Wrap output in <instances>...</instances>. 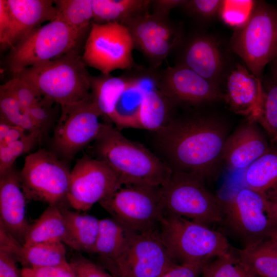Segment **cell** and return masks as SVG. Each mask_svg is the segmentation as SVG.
Masks as SVG:
<instances>
[{"label": "cell", "instance_id": "obj_1", "mask_svg": "<svg viewBox=\"0 0 277 277\" xmlns=\"http://www.w3.org/2000/svg\"><path fill=\"white\" fill-rule=\"evenodd\" d=\"M156 132L159 148L172 171L216 180L223 162L228 127L221 119L200 116L171 120Z\"/></svg>", "mask_w": 277, "mask_h": 277}, {"label": "cell", "instance_id": "obj_2", "mask_svg": "<svg viewBox=\"0 0 277 277\" xmlns=\"http://www.w3.org/2000/svg\"><path fill=\"white\" fill-rule=\"evenodd\" d=\"M96 158L119 175L122 186H162L170 179V167L142 144L125 137L116 127L105 123L94 141Z\"/></svg>", "mask_w": 277, "mask_h": 277}, {"label": "cell", "instance_id": "obj_3", "mask_svg": "<svg viewBox=\"0 0 277 277\" xmlns=\"http://www.w3.org/2000/svg\"><path fill=\"white\" fill-rule=\"evenodd\" d=\"M85 66L74 49L15 75L27 82L45 100L59 104L63 111L91 98L92 76Z\"/></svg>", "mask_w": 277, "mask_h": 277}, {"label": "cell", "instance_id": "obj_4", "mask_svg": "<svg viewBox=\"0 0 277 277\" xmlns=\"http://www.w3.org/2000/svg\"><path fill=\"white\" fill-rule=\"evenodd\" d=\"M159 229L177 263H206L232 248L220 231L182 217L164 213Z\"/></svg>", "mask_w": 277, "mask_h": 277}, {"label": "cell", "instance_id": "obj_5", "mask_svg": "<svg viewBox=\"0 0 277 277\" xmlns=\"http://www.w3.org/2000/svg\"><path fill=\"white\" fill-rule=\"evenodd\" d=\"M221 210L217 230L240 244L241 249L271 237L277 227V221L268 212L266 199L247 187L228 200L221 199Z\"/></svg>", "mask_w": 277, "mask_h": 277}, {"label": "cell", "instance_id": "obj_6", "mask_svg": "<svg viewBox=\"0 0 277 277\" xmlns=\"http://www.w3.org/2000/svg\"><path fill=\"white\" fill-rule=\"evenodd\" d=\"M230 45L247 69L262 80L266 66L277 56V10L265 2H254L247 19L236 27Z\"/></svg>", "mask_w": 277, "mask_h": 277}, {"label": "cell", "instance_id": "obj_7", "mask_svg": "<svg viewBox=\"0 0 277 277\" xmlns=\"http://www.w3.org/2000/svg\"><path fill=\"white\" fill-rule=\"evenodd\" d=\"M194 175L179 171L172 174L161 192L164 213L182 217L209 227L221 221V199Z\"/></svg>", "mask_w": 277, "mask_h": 277}, {"label": "cell", "instance_id": "obj_8", "mask_svg": "<svg viewBox=\"0 0 277 277\" xmlns=\"http://www.w3.org/2000/svg\"><path fill=\"white\" fill-rule=\"evenodd\" d=\"M81 36L56 16L11 48L9 70L15 75L28 67L58 57L74 49Z\"/></svg>", "mask_w": 277, "mask_h": 277}, {"label": "cell", "instance_id": "obj_9", "mask_svg": "<svg viewBox=\"0 0 277 277\" xmlns=\"http://www.w3.org/2000/svg\"><path fill=\"white\" fill-rule=\"evenodd\" d=\"M124 186L100 204L113 219L135 232L157 228L164 214L161 186Z\"/></svg>", "mask_w": 277, "mask_h": 277}, {"label": "cell", "instance_id": "obj_10", "mask_svg": "<svg viewBox=\"0 0 277 277\" xmlns=\"http://www.w3.org/2000/svg\"><path fill=\"white\" fill-rule=\"evenodd\" d=\"M104 262L114 277H157L177 263L163 242L159 227L134 232L117 257Z\"/></svg>", "mask_w": 277, "mask_h": 277}, {"label": "cell", "instance_id": "obj_11", "mask_svg": "<svg viewBox=\"0 0 277 277\" xmlns=\"http://www.w3.org/2000/svg\"><path fill=\"white\" fill-rule=\"evenodd\" d=\"M71 171L54 152L44 149L28 154L19 172L26 199L57 205L66 199Z\"/></svg>", "mask_w": 277, "mask_h": 277}, {"label": "cell", "instance_id": "obj_12", "mask_svg": "<svg viewBox=\"0 0 277 277\" xmlns=\"http://www.w3.org/2000/svg\"><path fill=\"white\" fill-rule=\"evenodd\" d=\"M133 49L131 35L123 24L92 22L82 57L86 65L109 75L116 69L135 67Z\"/></svg>", "mask_w": 277, "mask_h": 277}, {"label": "cell", "instance_id": "obj_13", "mask_svg": "<svg viewBox=\"0 0 277 277\" xmlns=\"http://www.w3.org/2000/svg\"><path fill=\"white\" fill-rule=\"evenodd\" d=\"M122 186L119 175L107 163L85 155L71 171L66 199L76 210L85 211Z\"/></svg>", "mask_w": 277, "mask_h": 277}, {"label": "cell", "instance_id": "obj_14", "mask_svg": "<svg viewBox=\"0 0 277 277\" xmlns=\"http://www.w3.org/2000/svg\"><path fill=\"white\" fill-rule=\"evenodd\" d=\"M123 25L131 35L134 48L142 53L152 70H157L183 39L181 30L169 17L148 12L127 19Z\"/></svg>", "mask_w": 277, "mask_h": 277}, {"label": "cell", "instance_id": "obj_15", "mask_svg": "<svg viewBox=\"0 0 277 277\" xmlns=\"http://www.w3.org/2000/svg\"><path fill=\"white\" fill-rule=\"evenodd\" d=\"M91 98L62 111L52 138L54 152L60 157L72 159L100 134L105 123Z\"/></svg>", "mask_w": 277, "mask_h": 277}, {"label": "cell", "instance_id": "obj_16", "mask_svg": "<svg viewBox=\"0 0 277 277\" xmlns=\"http://www.w3.org/2000/svg\"><path fill=\"white\" fill-rule=\"evenodd\" d=\"M158 89L175 105H196L223 99L217 85L176 64L156 70Z\"/></svg>", "mask_w": 277, "mask_h": 277}, {"label": "cell", "instance_id": "obj_17", "mask_svg": "<svg viewBox=\"0 0 277 277\" xmlns=\"http://www.w3.org/2000/svg\"><path fill=\"white\" fill-rule=\"evenodd\" d=\"M265 97L261 80L246 67L237 65L227 77L223 99L235 113L258 123L261 119Z\"/></svg>", "mask_w": 277, "mask_h": 277}, {"label": "cell", "instance_id": "obj_18", "mask_svg": "<svg viewBox=\"0 0 277 277\" xmlns=\"http://www.w3.org/2000/svg\"><path fill=\"white\" fill-rule=\"evenodd\" d=\"M11 18L10 28L0 39L2 48H12L45 22L57 16L54 1L6 0Z\"/></svg>", "mask_w": 277, "mask_h": 277}, {"label": "cell", "instance_id": "obj_19", "mask_svg": "<svg viewBox=\"0 0 277 277\" xmlns=\"http://www.w3.org/2000/svg\"><path fill=\"white\" fill-rule=\"evenodd\" d=\"M178 47H182L178 64L217 85L223 68L224 60L220 44L215 38L196 33L185 42L183 39Z\"/></svg>", "mask_w": 277, "mask_h": 277}, {"label": "cell", "instance_id": "obj_20", "mask_svg": "<svg viewBox=\"0 0 277 277\" xmlns=\"http://www.w3.org/2000/svg\"><path fill=\"white\" fill-rule=\"evenodd\" d=\"M19 173L13 167L0 175V226L23 245L30 224Z\"/></svg>", "mask_w": 277, "mask_h": 277}, {"label": "cell", "instance_id": "obj_21", "mask_svg": "<svg viewBox=\"0 0 277 277\" xmlns=\"http://www.w3.org/2000/svg\"><path fill=\"white\" fill-rule=\"evenodd\" d=\"M257 123L247 121L228 136L223 151V162L230 169H246L270 148Z\"/></svg>", "mask_w": 277, "mask_h": 277}, {"label": "cell", "instance_id": "obj_22", "mask_svg": "<svg viewBox=\"0 0 277 277\" xmlns=\"http://www.w3.org/2000/svg\"><path fill=\"white\" fill-rule=\"evenodd\" d=\"M244 180L246 187L266 200L277 195V143L245 169Z\"/></svg>", "mask_w": 277, "mask_h": 277}, {"label": "cell", "instance_id": "obj_23", "mask_svg": "<svg viewBox=\"0 0 277 277\" xmlns=\"http://www.w3.org/2000/svg\"><path fill=\"white\" fill-rule=\"evenodd\" d=\"M133 82L131 74L114 76L101 74L91 76V100L100 111L102 117L112 122L118 101Z\"/></svg>", "mask_w": 277, "mask_h": 277}, {"label": "cell", "instance_id": "obj_24", "mask_svg": "<svg viewBox=\"0 0 277 277\" xmlns=\"http://www.w3.org/2000/svg\"><path fill=\"white\" fill-rule=\"evenodd\" d=\"M39 142L34 135L0 118V175L13 168L17 157Z\"/></svg>", "mask_w": 277, "mask_h": 277}, {"label": "cell", "instance_id": "obj_25", "mask_svg": "<svg viewBox=\"0 0 277 277\" xmlns=\"http://www.w3.org/2000/svg\"><path fill=\"white\" fill-rule=\"evenodd\" d=\"M61 211L67 230L65 244L75 250L94 253L100 220L65 209Z\"/></svg>", "mask_w": 277, "mask_h": 277}, {"label": "cell", "instance_id": "obj_26", "mask_svg": "<svg viewBox=\"0 0 277 277\" xmlns=\"http://www.w3.org/2000/svg\"><path fill=\"white\" fill-rule=\"evenodd\" d=\"M67 230L61 209L49 205L39 217L30 225L24 245L61 241L65 244Z\"/></svg>", "mask_w": 277, "mask_h": 277}, {"label": "cell", "instance_id": "obj_27", "mask_svg": "<svg viewBox=\"0 0 277 277\" xmlns=\"http://www.w3.org/2000/svg\"><path fill=\"white\" fill-rule=\"evenodd\" d=\"M174 106L157 88L145 91L137 114V128L157 132L170 122Z\"/></svg>", "mask_w": 277, "mask_h": 277}, {"label": "cell", "instance_id": "obj_28", "mask_svg": "<svg viewBox=\"0 0 277 277\" xmlns=\"http://www.w3.org/2000/svg\"><path fill=\"white\" fill-rule=\"evenodd\" d=\"M150 0H92L93 23L122 24L127 19L148 12Z\"/></svg>", "mask_w": 277, "mask_h": 277}, {"label": "cell", "instance_id": "obj_29", "mask_svg": "<svg viewBox=\"0 0 277 277\" xmlns=\"http://www.w3.org/2000/svg\"><path fill=\"white\" fill-rule=\"evenodd\" d=\"M134 232L113 218L100 220L94 253L104 262L115 259L125 249Z\"/></svg>", "mask_w": 277, "mask_h": 277}, {"label": "cell", "instance_id": "obj_30", "mask_svg": "<svg viewBox=\"0 0 277 277\" xmlns=\"http://www.w3.org/2000/svg\"><path fill=\"white\" fill-rule=\"evenodd\" d=\"M235 251L241 261L259 277H277V241L273 238Z\"/></svg>", "mask_w": 277, "mask_h": 277}, {"label": "cell", "instance_id": "obj_31", "mask_svg": "<svg viewBox=\"0 0 277 277\" xmlns=\"http://www.w3.org/2000/svg\"><path fill=\"white\" fill-rule=\"evenodd\" d=\"M65 244L61 241L23 245L21 262L29 267L70 266Z\"/></svg>", "mask_w": 277, "mask_h": 277}, {"label": "cell", "instance_id": "obj_32", "mask_svg": "<svg viewBox=\"0 0 277 277\" xmlns=\"http://www.w3.org/2000/svg\"><path fill=\"white\" fill-rule=\"evenodd\" d=\"M0 118L35 136L41 141L45 132L28 109L7 91L0 89Z\"/></svg>", "mask_w": 277, "mask_h": 277}, {"label": "cell", "instance_id": "obj_33", "mask_svg": "<svg viewBox=\"0 0 277 277\" xmlns=\"http://www.w3.org/2000/svg\"><path fill=\"white\" fill-rule=\"evenodd\" d=\"M59 17L82 36L93 20L92 0L54 1Z\"/></svg>", "mask_w": 277, "mask_h": 277}, {"label": "cell", "instance_id": "obj_34", "mask_svg": "<svg viewBox=\"0 0 277 277\" xmlns=\"http://www.w3.org/2000/svg\"><path fill=\"white\" fill-rule=\"evenodd\" d=\"M201 274L203 277H259L241 261L233 248L206 262Z\"/></svg>", "mask_w": 277, "mask_h": 277}, {"label": "cell", "instance_id": "obj_35", "mask_svg": "<svg viewBox=\"0 0 277 277\" xmlns=\"http://www.w3.org/2000/svg\"><path fill=\"white\" fill-rule=\"evenodd\" d=\"M0 89L14 96L28 111L46 104H52L41 96L30 85L17 75L1 85Z\"/></svg>", "mask_w": 277, "mask_h": 277}, {"label": "cell", "instance_id": "obj_36", "mask_svg": "<svg viewBox=\"0 0 277 277\" xmlns=\"http://www.w3.org/2000/svg\"><path fill=\"white\" fill-rule=\"evenodd\" d=\"M258 124L269 135L272 143H277V84L274 82L265 90L262 115Z\"/></svg>", "mask_w": 277, "mask_h": 277}, {"label": "cell", "instance_id": "obj_37", "mask_svg": "<svg viewBox=\"0 0 277 277\" xmlns=\"http://www.w3.org/2000/svg\"><path fill=\"white\" fill-rule=\"evenodd\" d=\"M224 3L220 0H185L181 7L192 17L208 20L220 14Z\"/></svg>", "mask_w": 277, "mask_h": 277}, {"label": "cell", "instance_id": "obj_38", "mask_svg": "<svg viewBox=\"0 0 277 277\" xmlns=\"http://www.w3.org/2000/svg\"><path fill=\"white\" fill-rule=\"evenodd\" d=\"M253 4L251 1H225L220 14L225 22L238 27L245 22L251 12L245 8Z\"/></svg>", "mask_w": 277, "mask_h": 277}, {"label": "cell", "instance_id": "obj_39", "mask_svg": "<svg viewBox=\"0 0 277 277\" xmlns=\"http://www.w3.org/2000/svg\"><path fill=\"white\" fill-rule=\"evenodd\" d=\"M69 264L76 277H114L100 266L84 257L74 258Z\"/></svg>", "mask_w": 277, "mask_h": 277}, {"label": "cell", "instance_id": "obj_40", "mask_svg": "<svg viewBox=\"0 0 277 277\" xmlns=\"http://www.w3.org/2000/svg\"><path fill=\"white\" fill-rule=\"evenodd\" d=\"M204 263H177L157 277H199Z\"/></svg>", "mask_w": 277, "mask_h": 277}, {"label": "cell", "instance_id": "obj_41", "mask_svg": "<svg viewBox=\"0 0 277 277\" xmlns=\"http://www.w3.org/2000/svg\"><path fill=\"white\" fill-rule=\"evenodd\" d=\"M17 260L12 253L0 249V277H21L17 265Z\"/></svg>", "mask_w": 277, "mask_h": 277}, {"label": "cell", "instance_id": "obj_42", "mask_svg": "<svg viewBox=\"0 0 277 277\" xmlns=\"http://www.w3.org/2000/svg\"><path fill=\"white\" fill-rule=\"evenodd\" d=\"M33 277H76L70 265L69 266L29 267Z\"/></svg>", "mask_w": 277, "mask_h": 277}, {"label": "cell", "instance_id": "obj_43", "mask_svg": "<svg viewBox=\"0 0 277 277\" xmlns=\"http://www.w3.org/2000/svg\"><path fill=\"white\" fill-rule=\"evenodd\" d=\"M185 0H154L151 1L152 13L166 17H169L170 11L177 7H181Z\"/></svg>", "mask_w": 277, "mask_h": 277}, {"label": "cell", "instance_id": "obj_44", "mask_svg": "<svg viewBox=\"0 0 277 277\" xmlns=\"http://www.w3.org/2000/svg\"><path fill=\"white\" fill-rule=\"evenodd\" d=\"M11 18L6 0H0V39L8 32Z\"/></svg>", "mask_w": 277, "mask_h": 277}, {"label": "cell", "instance_id": "obj_45", "mask_svg": "<svg viewBox=\"0 0 277 277\" xmlns=\"http://www.w3.org/2000/svg\"><path fill=\"white\" fill-rule=\"evenodd\" d=\"M266 200L269 214L274 220L277 221V195Z\"/></svg>", "mask_w": 277, "mask_h": 277}, {"label": "cell", "instance_id": "obj_46", "mask_svg": "<svg viewBox=\"0 0 277 277\" xmlns=\"http://www.w3.org/2000/svg\"><path fill=\"white\" fill-rule=\"evenodd\" d=\"M271 63V70L274 82L277 84V56Z\"/></svg>", "mask_w": 277, "mask_h": 277}, {"label": "cell", "instance_id": "obj_47", "mask_svg": "<svg viewBox=\"0 0 277 277\" xmlns=\"http://www.w3.org/2000/svg\"><path fill=\"white\" fill-rule=\"evenodd\" d=\"M21 277H33L29 267H24L22 269Z\"/></svg>", "mask_w": 277, "mask_h": 277}, {"label": "cell", "instance_id": "obj_48", "mask_svg": "<svg viewBox=\"0 0 277 277\" xmlns=\"http://www.w3.org/2000/svg\"><path fill=\"white\" fill-rule=\"evenodd\" d=\"M271 237L277 241V227L273 231Z\"/></svg>", "mask_w": 277, "mask_h": 277}]
</instances>
